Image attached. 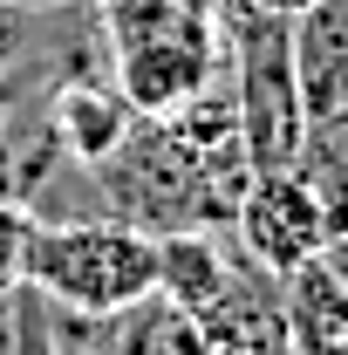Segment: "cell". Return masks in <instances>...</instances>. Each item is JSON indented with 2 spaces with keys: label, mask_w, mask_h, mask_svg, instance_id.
<instances>
[{
  "label": "cell",
  "mask_w": 348,
  "mask_h": 355,
  "mask_svg": "<svg viewBox=\"0 0 348 355\" xmlns=\"http://www.w3.org/2000/svg\"><path fill=\"white\" fill-rule=\"evenodd\" d=\"M232 273V232L218 225H191V232H164L157 239V294L177 301L184 314H205Z\"/></svg>",
  "instance_id": "6"
},
{
  "label": "cell",
  "mask_w": 348,
  "mask_h": 355,
  "mask_svg": "<svg viewBox=\"0 0 348 355\" xmlns=\"http://www.w3.org/2000/svg\"><path fill=\"white\" fill-rule=\"evenodd\" d=\"M48 123L62 137V150L76 157V164H103L123 130L137 123V103L116 89V76H103V69H89V76H55L48 83Z\"/></svg>",
  "instance_id": "4"
},
{
  "label": "cell",
  "mask_w": 348,
  "mask_h": 355,
  "mask_svg": "<svg viewBox=\"0 0 348 355\" xmlns=\"http://www.w3.org/2000/svg\"><path fill=\"white\" fill-rule=\"evenodd\" d=\"M28 287L62 314H110L137 308L143 294H157V239L110 212L82 219H35L28 239Z\"/></svg>",
  "instance_id": "2"
},
{
  "label": "cell",
  "mask_w": 348,
  "mask_h": 355,
  "mask_svg": "<svg viewBox=\"0 0 348 355\" xmlns=\"http://www.w3.org/2000/svg\"><path fill=\"white\" fill-rule=\"evenodd\" d=\"M0 321H7V342H0V355H62V335H55V308H48L35 287H14Z\"/></svg>",
  "instance_id": "7"
},
{
  "label": "cell",
  "mask_w": 348,
  "mask_h": 355,
  "mask_svg": "<svg viewBox=\"0 0 348 355\" xmlns=\"http://www.w3.org/2000/svg\"><path fill=\"white\" fill-rule=\"evenodd\" d=\"M294 28V83H301L307 123L348 110V0H307Z\"/></svg>",
  "instance_id": "5"
},
{
  "label": "cell",
  "mask_w": 348,
  "mask_h": 355,
  "mask_svg": "<svg viewBox=\"0 0 348 355\" xmlns=\"http://www.w3.org/2000/svg\"><path fill=\"white\" fill-rule=\"evenodd\" d=\"M253 7H266V14H301L307 0H253Z\"/></svg>",
  "instance_id": "9"
},
{
  "label": "cell",
  "mask_w": 348,
  "mask_h": 355,
  "mask_svg": "<svg viewBox=\"0 0 348 355\" xmlns=\"http://www.w3.org/2000/svg\"><path fill=\"white\" fill-rule=\"evenodd\" d=\"M28 239H35V212L0 191V301L28 287Z\"/></svg>",
  "instance_id": "8"
},
{
  "label": "cell",
  "mask_w": 348,
  "mask_h": 355,
  "mask_svg": "<svg viewBox=\"0 0 348 355\" xmlns=\"http://www.w3.org/2000/svg\"><path fill=\"white\" fill-rule=\"evenodd\" d=\"M232 239L266 266V273H301L307 260L328 253V219H321V198L301 171H253V184L239 191V212H232Z\"/></svg>",
  "instance_id": "3"
},
{
  "label": "cell",
  "mask_w": 348,
  "mask_h": 355,
  "mask_svg": "<svg viewBox=\"0 0 348 355\" xmlns=\"http://www.w3.org/2000/svg\"><path fill=\"white\" fill-rule=\"evenodd\" d=\"M89 178H96V191H103V212L137 225V232H150V239L191 232V225L232 232L239 191L253 184V178H246V184H239V178H218L164 116H137L130 130H123V144H116L103 164H89Z\"/></svg>",
  "instance_id": "1"
}]
</instances>
